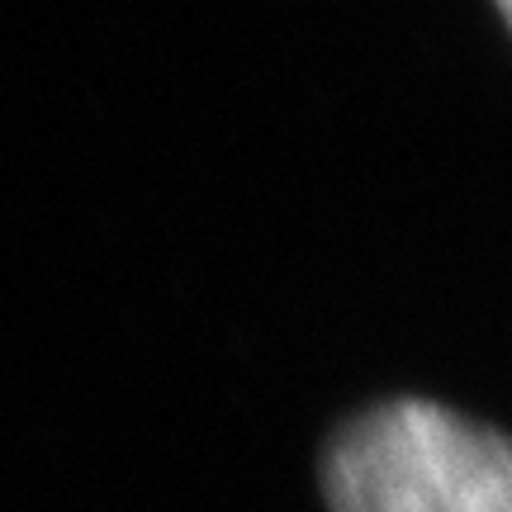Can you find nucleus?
<instances>
[{
	"instance_id": "1",
	"label": "nucleus",
	"mask_w": 512,
	"mask_h": 512,
	"mask_svg": "<svg viewBox=\"0 0 512 512\" xmlns=\"http://www.w3.org/2000/svg\"><path fill=\"white\" fill-rule=\"evenodd\" d=\"M328 512H512V437L432 399L375 403L323 456Z\"/></svg>"
},
{
	"instance_id": "2",
	"label": "nucleus",
	"mask_w": 512,
	"mask_h": 512,
	"mask_svg": "<svg viewBox=\"0 0 512 512\" xmlns=\"http://www.w3.org/2000/svg\"><path fill=\"white\" fill-rule=\"evenodd\" d=\"M498 19H503V24L512 29V0H503V5H498Z\"/></svg>"
}]
</instances>
